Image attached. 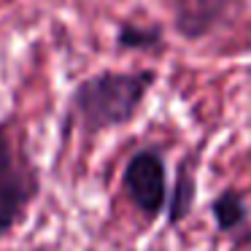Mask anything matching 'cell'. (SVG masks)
<instances>
[{
  "label": "cell",
  "mask_w": 251,
  "mask_h": 251,
  "mask_svg": "<svg viewBox=\"0 0 251 251\" xmlns=\"http://www.w3.org/2000/svg\"><path fill=\"white\" fill-rule=\"evenodd\" d=\"M154 78V71H103L84 78L71 95L68 122L84 135L116 130L135 119Z\"/></svg>",
  "instance_id": "1"
},
{
  "label": "cell",
  "mask_w": 251,
  "mask_h": 251,
  "mask_svg": "<svg viewBox=\"0 0 251 251\" xmlns=\"http://www.w3.org/2000/svg\"><path fill=\"white\" fill-rule=\"evenodd\" d=\"M41 192V181L11 127L0 125V240L25 216Z\"/></svg>",
  "instance_id": "2"
},
{
  "label": "cell",
  "mask_w": 251,
  "mask_h": 251,
  "mask_svg": "<svg viewBox=\"0 0 251 251\" xmlns=\"http://www.w3.org/2000/svg\"><path fill=\"white\" fill-rule=\"evenodd\" d=\"M125 192L146 219H157L168 208V168L157 149H141L125 165Z\"/></svg>",
  "instance_id": "3"
},
{
  "label": "cell",
  "mask_w": 251,
  "mask_h": 251,
  "mask_svg": "<svg viewBox=\"0 0 251 251\" xmlns=\"http://www.w3.org/2000/svg\"><path fill=\"white\" fill-rule=\"evenodd\" d=\"M211 211H213V219H216L219 232H224V235H240L249 227V208H246L243 195L235 189L222 192L213 200Z\"/></svg>",
  "instance_id": "4"
},
{
  "label": "cell",
  "mask_w": 251,
  "mask_h": 251,
  "mask_svg": "<svg viewBox=\"0 0 251 251\" xmlns=\"http://www.w3.org/2000/svg\"><path fill=\"white\" fill-rule=\"evenodd\" d=\"M192 202H195V181L186 176V170H178V181L173 186V197H170V224H178L186 213L192 211Z\"/></svg>",
  "instance_id": "5"
},
{
  "label": "cell",
  "mask_w": 251,
  "mask_h": 251,
  "mask_svg": "<svg viewBox=\"0 0 251 251\" xmlns=\"http://www.w3.org/2000/svg\"><path fill=\"white\" fill-rule=\"evenodd\" d=\"M162 33L159 27H138V25H122L119 30V46L125 49H151V46L159 44Z\"/></svg>",
  "instance_id": "6"
}]
</instances>
